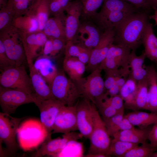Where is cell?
<instances>
[{
  "label": "cell",
  "instance_id": "cell-1",
  "mask_svg": "<svg viewBox=\"0 0 157 157\" xmlns=\"http://www.w3.org/2000/svg\"><path fill=\"white\" fill-rule=\"evenodd\" d=\"M149 16L147 10L129 15L114 28L113 43L136 50L142 44Z\"/></svg>",
  "mask_w": 157,
  "mask_h": 157
},
{
  "label": "cell",
  "instance_id": "cell-2",
  "mask_svg": "<svg viewBox=\"0 0 157 157\" xmlns=\"http://www.w3.org/2000/svg\"><path fill=\"white\" fill-rule=\"evenodd\" d=\"M48 135L40 121L33 119H27L20 124L17 132L19 146L25 151L37 148Z\"/></svg>",
  "mask_w": 157,
  "mask_h": 157
},
{
  "label": "cell",
  "instance_id": "cell-3",
  "mask_svg": "<svg viewBox=\"0 0 157 157\" xmlns=\"http://www.w3.org/2000/svg\"><path fill=\"white\" fill-rule=\"evenodd\" d=\"M53 98L73 106L81 96L75 82L63 73L58 72L50 85Z\"/></svg>",
  "mask_w": 157,
  "mask_h": 157
},
{
  "label": "cell",
  "instance_id": "cell-4",
  "mask_svg": "<svg viewBox=\"0 0 157 157\" xmlns=\"http://www.w3.org/2000/svg\"><path fill=\"white\" fill-rule=\"evenodd\" d=\"M0 36L9 58L16 65H22L26 58L19 31L12 24L0 31Z\"/></svg>",
  "mask_w": 157,
  "mask_h": 157
},
{
  "label": "cell",
  "instance_id": "cell-5",
  "mask_svg": "<svg viewBox=\"0 0 157 157\" xmlns=\"http://www.w3.org/2000/svg\"><path fill=\"white\" fill-rule=\"evenodd\" d=\"M0 84L3 87L19 90L33 95L30 77L23 65L13 66L1 72Z\"/></svg>",
  "mask_w": 157,
  "mask_h": 157
},
{
  "label": "cell",
  "instance_id": "cell-6",
  "mask_svg": "<svg viewBox=\"0 0 157 157\" xmlns=\"http://www.w3.org/2000/svg\"><path fill=\"white\" fill-rule=\"evenodd\" d=\"M110 136L95 105L93 110V128L89 139L90 144L88 154H106L111 141Z\"/></svg>",
  "mask_w": 157,
  "mask_h": 157
},
{
  "label": "cell",
  "instance_id": "cell-7",
  "mask_svg": "<svg viewBox=\"0 0 157 157\" xmlns=\"http://www.w3.org/2000/svg\"><path fill=\"white\" fill-rule=\"evenodd\" d=\"M102 70L98 66L87 77L74 81L81 97L85 98L94 104L95 99L105 92L104 81L101 74Z\"/></svg>",
  "mask_w": 157,
  "mask_h": 157
},
{
  "label": "cell",
  "instance_id": "cell-8",
  "mask_svg": "<svg viewBox=\"0 0 157 157\" xmlns=\"http://www.w3.org/2000/svg\"><path fill=\"white\" fill-rule=\"evenodd\" d=\"M35 100L31 94L19 90L0 86V105L3 113L9 115L13 114L19 106L34 103Z\"/></svg>",
  "mask_w": 157,
  "mask_h": 157
},
{
  "label": "cell",
  "instance_id": "cell-9",
  "mask_svg": "<svg viewBox=\"0 0 157 157\" xmlns=\"http://www.w3.org/2000/svg\"><path fill=\"white\" fill-rule=\"evenodd\" d=\"M25 118L14 117L6 113H0V143H4L8 150L12 154L18 149L16 135L20 122Z\"/></svg>",
  "mask_w": 157,
  "mask_h": 157
},
{
  "label": "cell",
  "instance_id": "cell-10",
  "mask_svg": "<svg viewBox=\"0 0 157 157\" xmlns=\"http://www.w3.org/2000/svg\"><path fill=\"white\" fill-rule=\"evenodd\" d=\"M78 130L83 137L89 139L93 125V110L95 104L83 98L76 103Z\"/></svg>",
  "mask_w": 157,
  "mask_h": 157
},
{
  "label": "cell",
  "instance_id": "cell-11",
  "mask_svg": "<svg viewBox=\"0 0 157 157\" xmlns=\"http://www.w3.org/2000/svg\"><path fill=\"white\" fill-rule=\"evenodd\" d=\"M131 52L130 49L113 43L106 58L99 66L105 71L129 68V62Z\"/></svg>",
  "mask_w": 157,
  "mask_h": 157
},
{
  "label": "cell",
  "instance_id": "cell-12",
  "mask_svg": "<svg viewBox=\"0 0 157 157\" xmlns=\"http://www.w3.org/2000/svg\"><path fill=\"white\" fill-rule=\"evenodd\" d=\"M34 103L39 110L41 122L48 135H51L56 117L62 107L66 104L54 99L46 100L36 99Z\"/></svg>",
  "mask_w": 157,
  "mask_h": 157
},
{
  "label": "cell",
  "instance_id": "cell-13",
  "mask_svg": "<svg viewBox=\"0 0 157 157\" xmlns=\"http://www.w3.org/2000/svg\"><path fill=\"white\" fill-rule=\"evenodd\" d=\"M49 135L35 154V157L44 156H57L58 154L69 142L76 141L83 137L80 133L73 131L64 133L62 138L51 139Z\"/></svg>",
  "mask_w": 157,
  "mask_h": 157
},
{
  "label": "cell",
  "instance_id": "cell-14",
  "mask_svg": "<svg viewBox=\"0 0 157 157\" xmlns=\"http://www.w3.org/2000/svg\"><path fill=\"white\" fill-rule=\"evenodd\" d=\"M28 67L33 64L34 59L42 51L48 37L42 31L24 33L19 32Z\"/></svg>",
  "mask_w": 157,
  "mask_h": 157
},
{
  "label": "cell",
  "instance_id": "cell-15",
  "mask_svg": "<svg viewBox=\"0 0 157 157\" xmlns=\"http://www.w3.org/2000/svg\"><path fill=\"white\" fill-rule=\"evenodd\" d=\"M76 104L61 108L55 120L52 133L64 134L78 130Z\"/></svg>",
  "mask_w": 157,
  "mask_h": 157
},
{
  "label": "cell",
  "instance_id": "cell-16",
  "mask_svg": "<svg viewBox=\"0 0 157 157\" xmlns=\"http://www.w3.org/2000/svg\"><path fill=\"white\" fill-rule=\"evenodd\" d=\"M114 29L104 31L101 34L97 44L92 49L88 67L92 71L104 60L108 52L113 43L115 35Z\"/></svg>",
  "mask_w": 157,
  "mask_h": 157
},
{
  "label": "cell",
  "instance_id": "cell-17",
  "mask_svg": "<svg viewBox=\"0 0 157 157\" xmlns=\"http://www.w3.org/2000/svg\"><path fill=\"white\" fill-rule=\"evenodd\" d=\"M83 4L78 1L71 2L65 11L67 15L65 21L67 41H72L79 27V18L83 10Z\"/></svg>",
  "mask_w": 157,
  "mask_h": 157
},
{
  "label": "cell",
  "instance_id": "cell-18",
  "mask_svg": "<svg viewBox=\"0 0 157 157\" xmlns=\"http://www.w3.org/2000/svg\"><path fill=\"white\" fill-rule=\"evenodd\" d=\"M29 76L35 100L54 99L50 86L44 79L35 69L33 65L29 66Z\"/></svg>",
  "mask_w": 157,
  "mask_h": 157
},
{
  "label": "cell",
  "instance_id": "cell-19",
  "mask_svg": "<svg viewBox=\"0 0 157 157\" xmlns=\"http://www.w3.org/2000/svg\"><path fill=\"white\" fill-rule=\"evenodd\" d=\"M147 71L148 93L145 110L157 113V77L156 68L146 66Z\"/></svg>",
  "mask_w": 157,
  "mask_h": 157
},
{
  "label": "cell",
  "instance_id": "cell-20",
  "mask_svg": "<svg viewBox=\"0 0 157 157\" xmlns=\"http://www.w3.org/2000/svg\"><path fill=\"white\" fill-rule=\"evenodd\" d=\"M33 66L49 86L58 73L56 65L49 57L39 56L33 63Z\"/></svg>",
  "mask_w": 157,
  "mask_h": 157
},
{
  "label": "cell",
  "instance_id": "cell-21",
  "mask_svg": "<svg viewBox=\"0 0 157 157\" xmlns=\"http://www.w3.org/2000/svg\"><path fill=\"white\" fill-rule=\"evenodd\" d=\"M136 50H132L129 56V65L132 77L137 82L147 78V71L144 65L145 55L143 51L139 56H137Z\"/></svg>",
  "mask_w": 157,
  "mask_h": 157
},
{
  "label": "cell",
  "instance_id": "cell-22",
  "mask_svg": "<svg viewBox=\"0 0 157 157\" xmlns=\"http://www.w3.org/2000/svg\"><path fill=\"white\" fill-rule=\"evenodd\" d=\"M27 13L34 16L37 19L39 31H42L50 15L49 0H33Z\"/></svg>",
  "mask_w": 157,
  "mask_h": 157
},
{
  "label": "cell",
  "instance_id": "cell-23",
  "mask_svg": "<svg viewBox=\"0 0 157 157\" xmlns=\"http://www.w3.org/2000/svg\"><path fill=\"white\" fill-rule=\"evenodd\" d=\"M142 44L146 58L157 63V37L154 33L152 24L149 22L144 31Z\"/></svg>",
  "mask_w": 157,
  "mask_h": 157
},
{
  "label": "cell",
  "instance_id": "cell-24",
  "mask_svg": "<svg viewBox=\"0 0 157 157\" xmlns=\"http://www.w3.org/2000/svg\"><path fill=\"white\" fill-rule=\"evenodd\" d=\"M64 17L63 15L49 18L42 31L48 38L66 40L65 33V18Z\"/></svg>",
  "mask_w": 157,
  "mask_h": 157
},
{
  "label": "cell",
  "instance_id": "cell-25",
  "mask_svg": "<svg viewBox=\"0 0 157 157\" xmlns=\"http://www.w3.org/2000/svg\"><path fill=\"white\" fill-rule=\"evenodd\" d=\"M131 13L120 11L99 12L97 15V17L99 23L105 29V31L108 29H114Z\"/></svg>",
  "mask_w": 157,
  "mask_h": 157
},
{
  "label": "cell",
  "instance_id": "cell-26",
  "mask_svg": "<svg viewBox=\"0 0 157 157\" xmlns=\"http://www.w3.org/2000/svg\"><path fill=\"white\" fill-rule=\"evenodd\" d=\"M12 24L20 33H29L39 31L37 19L28 13L15 18Z\"/></svg>",
  "mask_w": 157,
  "mask_h": 157
},
{
  "label": "cell",
  "instance_id": "cell-27",
  "mask_svg": "<svg viewBox=\"0 0 157 157\" xmlns=\"http://www.w3.org/2000/svg\"><path fill=\"white\" fill-rule=\"evenodd\" d=\"M84 64L76 57H65L63 61V68L69 78L74 81L81 78L86 69Z\"/></svg>",
  "mask_w": 157,
  "mask_h": 157
},
{
  "label": "cell",
  "instance_id": "cell-28",
  "mask_svg": "<svg viewBox=\"0 0 157 157\" xmlns=\"http://www.w3.org/2000/svg\"><path fill=\"white\" fill-rule=\"evenodd\" d=\"M134 126L140 129L145 128L149 126L157 123V113L135 111L125 115Z\"/></svg>",
  "mask_w": 157,
  "mask_h": 157
},
{
  "label": "cell",
  "instance_id": "cell-29",
  "mask_svg": "<svg viewBox=\"0 0 157 157\" xmlns=\"http://www.w3.org/2000/svg\"><path fill=\"white\" fill-rule=\"evenodd\" d=\"M79 37L86 47L92 49L97 45L101 35L92 26L84 25L79 27L78 31Z\"/></svg>",
  "mask_w": 157,
  "mask_h": 157
},
{
  "label": "cell",
  "instance_id": "cell-30",
  "mask_svg": "<svg viewBox=\"0 0 157 157\" xmlns=\"http://www.w3.org/2000/svg\"><path fill=\"white\" fill-rule=\"evenodd\" d=\"M137 92L132 102L126 108L134 111L145 110L148 93L147 78L137 82Z\"/></svg>",
  "mask_w": 157,
  "mask_h": 157
},
{
  "label": "cell",
  "instance_id": "cell-31",
  "mask_svg": "<svg viewBox=\"0 0 157 157\" xmlns=\"http://www.w3.org/2000/svg\"><path fill=\"white\" fill-rule=\"evenodd\" d=\"M110 11H120L130 13L138 11L133 5L123 0H104L100 12Z\"/></svg>",
  "mask_w": 157,
  "mask_h": 157
},
{
  "label": "cell",
  "instance_id": "cell-32",
  "mask_svg": "<svg viewBox=\"0 0 157 157\" xmlns=\"http://www.w3.org/2000/svg\"><path fill=\"white\" fill-rule=\"evenodd\" d=\"M137 87V82L130 73L126 82L121 88L119 94L124 102V106L125 108L133 101Z\"/></svg>",
  "mask_w": 157,
  "mask_h": 157
},
{
  "label": "cell",
  "instance_id": "cell-33",
  "mask_svg": "<svg viewBox=\"0 0 157 157\" xmlns=\"http://www.w3.org/2000/svg\"><path fill=\"white\" fill-rule=\"evenodd\" d=\"M138 144L113 138L111 140L106 154L110 156L122 157L127 152Z\"/></svg>",
  "mask_w": 157,
  "mask_h": 157
},
{
  "label": "cell",
  "instance_id": "cell-34",
  "mask_svg": "<svg viewBox=\"0 0 157 157\" xmlns=\"http://www.w3.org/2000/svg\"><path fill=\"white\" fill-rule=\"evenodd\" d=\"M144 129H138V130L127 136H116L113 138L123 141L132 143L139 144L144 143L148 139L151 129L148 127Z\"/></svg>",
  "mask_w": 157,
  "mask_h": 157
},
{
  "label": "cell",
  "instance_id": "cell-35",
  "mask_svg": "<svg viewBox=\"0 0 157 157\" xmlns=\"http://www.w3.org/2000/svg\"><path fill=\"white\" fill-rule=\"evenodd\" d=\"M131 149L122 157H149L155 152L157 148L151 146L150 143L146 142Z\"/></svg>",
  "mask_w": 157,
  "mask_h": 157
},
{
  "label": "cell",
  "instance_id": "cell-36",
  "mask_svg": "<svg viewBox=\"0 0 157 157\" xmlns=\"http://www.w3.org/2000/svg\"><path fill=\"white\" fill-rule=\"evenodd\" d=\"M33 0H8L7 6L14 13L15 18L26 14Z\"/></svg>",
  "mask_w": 157,
  "mask_h": 157
},
{
  "label": "cell",
  "instance_id": "cell-37",
  "mask_svg": "<svg viewBox=\"0 0 157 157\" xmlns=\"http://www.w3.org/2000/svg\"><path fill=\"white\" fill-rule=\"evenodd\" d=\"M94 104L99 112L102 115L103 119L110 118L118 113L101 97L95 99Z\"/></svg>",
  "mask_w": 157,
  "mask_h": 157
},
{
  "label": "cell",
  "instance_id": "cell-38",
  "mask_svg": "<svg viewBox=\"0 0 157 157\" xmlns=\"http://www.w3.org/2000/svg\"><path fill=\"white\" fill-rule=\"evenodd\" d=\"M70 2V0H49L50 14L54 16L63 15Z\"/></svg>",
  "mask_w": 157,
  "mask_h": 157
},
{
  "label": "cell",
  "instance_id": "cell-39",
  "mask_svg": "<svg viewBox=\"0 0 157 157\" xmlns=\"http://www.w3.org/2000/svg\"><path fill=\"white\" fill-rule=\"evenodd\" d=\"M15 18L13 11L7 6L0 8V30L2 31L12 24Z\"/></svg>",
  "mask_w": 157,
  "mask_h": 157
},
{
  "label": "cell",
  "instance_id": "cell-40",
  "mask_svg": "<svg viewBox=\"0 0 157 157\" xmlns=\"http://www.w3.org/2000/svg\"><path fill=\"white\" fill-rule=\"evenodd\" d=\"M104 0H86L82 2V11L87 15L94 14L103 3Z\"/></svg>",
  "mask_w": 157,
  "mask_h": 157
},
{
  "label": "cell",
  "instance_id": "cell-41",
  "mask_svg": "<svg viewBox=\"0 0 157 157\" xmlns=\"http://www.w3.org/2000/svg\"><path fill=\"white\" fill-rule=\"evenodd\" d=\"M101 97L110 104L118 113L124 111V100L119 95L117 94L112 97H107L104 94Z\"/></svg>",
  "mask_w": 157,
  "mask_h": 157
},
{
  "label": "cell",
  "instance_id": "cell-42",
  "mask_svg": "<svg viewBox=\"0 0 157 157\" xmlns=\"http://www.w3.org/2000/svg\"><path fill=\"white\" fill-rule=\"evenodd\" d=\"M16 65L15 63L7 55L3 43L0 40V70L1 72Z\"/></svg>",
  "mask_w": 157,
  "mask_h": 157
},
{
  "label": "cell",
  "instance_id": "cell-43",
  "mask_svg": "<svg viewBox=\"0 0 157 157\" xmlns=\"http://www.w3.org/2000/svg\"><path fill=\"white\" fill-rule=\"evenodd\" d=\"M86 48L74 45L72 41H67L65 47V57H74L77 58Z\"/></svg>",
  "mask_w": 157,
  "mask_h": 157
},
{
  "label": "cell",
  "instance_id": "cell-44",
  "mask_svg": "<svg viewBox=\"0 0 157 157\" xmlns=\"http://www.w3.org/2000/svg\"><path fill=\"white\" fill-rule=\"evenodd\" d=\"M134 128V126L124 116L122 119L118 124L108 131L110 136L112 137L113 134L119 131Z\"/></svg>",
  "mask_w": 157,
  "mask_h": 157
},
{
  "label": "cell",
  "instance_id": "cell-45",
  "mask_svg": "<svg viewBox=\"0 0 157 157\" xmlns=\"http://www.w3.org/2000/svg\"><path fill=\"white\" fill-rule=\"evenodd\" d=\"M124 111L118 112L108 118L102 119L105 122L108 131L118 124L122 121L124 117Z\"/></svg>",
  "mask_w": 157,
  "mask_h": 157
},
{
  "label": "cell",
  "instance_id": "cell-46",
  "mask_svg": "<svg viewBox=\"0 0 157 157\" xmlns=\"http://www.w3.org/2000/svg\"><path fill=\"white\" fill-rule=\"evenodd\" d=\"M53 51L50 56H55L59 53L65 47V42L64 39L52 38Z\"/></svg>",
  "mask_w": 157,
  "mask_h": 157
},
{
  "label": "cell",
  "instance_id": "cell-47",
  "mask_svg": "<svg viewBox=\"0 0 157 157\" xmlns=\"http://www.w3.org/2000/svg\"><path fill=\"white\" fill-rule=\"evenodd\" d=\"M132 4L138 10L142 8L145 10L151 8L148 0H123Z\"/></svg>",
  "mask_w": 157,
  "mask_h": 157
},
{
  "label": "cell",
  "instance_id": "cell-48",
  "mask_svg": "<svg viewBox=\"0 0 157 157\" xmlns=\"http://www.w3.org/2000/svg\"><path fill=\"white\" fill-rule=\"evenodd\" d=\"M151 146L154 147H157V123L150 130L148 139Z\"/></svg>",
  "mask_w": 157,
  "mask_h": 157
},
{
  "label": "cell",
  "instance_id": "cell-49",
  "mask_svg": "<svg viewBox=\"0 0 157 157\" xmlns=\"http://www.w3.org/2000/svg\"><path fill=\"white\" fill-rule=\"evenodd\" d=\"M53 51L52 38H48L43 49L42 55L50 57Z\"/></svg>",
  "mask_w": 157,
  "mask_h": 157
},
{
  "label": "cell",
  "instance_id": "cell-50",
  "mask_svg": "<svg viewBox=\"0 0 157 157\" xmlns=\"http://www.w3.org/2000/svg\"><path fill=\"white\" fill-rule=\"evenodd\" d=\"M92 49L86 48L80 54L77 58L84 64H88L90 60Z\"/></svg>",
  "mask_w": 157,
  "mask_h": 157
},
{
  "label": "cell",
  "instance_id": "cell-51",
  "mask_svg": "<svg viewBox=\"0 0 157 157\" xmlns=\"http://www.w3.org/2000/svg\"><path fill=\"white\" fill-rule=\"evenodd\" d=\"M121 88L117 85L115 84L109 89L107 90L104 94L107 97L113 96L119 94Z\"/></svg>",
  "mask_w": 157,
  "mask_h": 157
},
{
  "label": "cell",
  "instance_id": "cell-52",
  "mask_svg": "<svg viewBox=\"0 0 157 157\" xmlns=\"http://www.w3.org/2000/svg\"><path fill=\"white\" fill-rule=\"evenodd\" d=\"M153 9L154 10V13L152 15H149V19L153 20L155 25H157V8L154 7Z\"/></svg>",
  "mask_w": 157,
  "mask_h": 157
},
{
  "label": "cell",
  "instance_id": "cell-53",
  "mask_svg": "<svg viewBox=\"0 0 157 157\" xmlns=\"http://www.w3.org/2000/svg\"><path fill=\"white\" fill-rule=\"evenodd\" d=\"M87 157H106L110 156L104 154H88L85 156Z\"/></svg>",
  "mask_w": 157,
  "mask_h": 157
},
{
  "label": "cell",
  "instance_id": "cell-54",
  "mask_svg": "<svg viewBox=\"0 0 157 157\" xmlns=\"http://www.w3.org/2000/svg\"><path fill=\"white\" fill-rule=\"evenodd\" d=\"M150 7L153 9L154 7L157 8V0H148Z\"/></svg>",
  "mask_w": 157,
  "mask_h": 157
},
{
  "label": "cell",
  "instance_id": "cell-55",
  "mask_svg": "<svg viewBox=\"0 0 157 157\" xmlns=\"http://www.w3.org/2000/svg\"><path fill=\"white\" fill-rule=\"evenodd\" d=\"M8 0H0V8L6 6L7 4Z\"/></svg>",
  "mask_w": 157,
  "mask_h": 157
},
{
  "label": "cell",
  "instance_id": "cell-56",
  "mask_svg": "<svg viewBox=\"0 0 157 157\" xmlns=\"http://www.w3.org/2000/svg\"><path fill=\"white\" fill-rule=\"evenodd\" d=\"M151 157H157V152H154L152 154Z\"/></svg>",
  "mask_w": 157,
  "mask_h": 157
},
{
  "label": "cell",
  "instance_id": "cell-57",
  "mask_svg": "<svg viewBox=\"0 0 157 157\" xmlns=\"http://www.w3.org/2000/svg\"><path fill=\"white\" fill-rule=\"evenodd\" d=\"M156 74H157V63H156Z\"/></svg>",
  "mask_w": 157,
  "mask_h": 157
},
{
  "label": "cell",
  "instance_id": "cell-58",
  "mask_svg": "<svg viewBox=\"0 0 157 157\" xmlns=\"http://www.w3.org/2000/svg\"><path fill=\"white\" fill-rule=\"evenodd\" d=\"M86 0H81L82 2H83V1H85Z\"/></svg>",
  "mask_w": 157,
  "mask_h": 157
}]
</instances>
